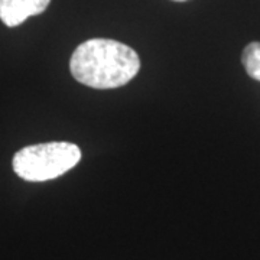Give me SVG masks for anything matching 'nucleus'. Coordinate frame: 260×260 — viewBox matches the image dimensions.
<instances>
[{"instance_id":"f257e3e1","label":"nucleus","mask_w":260,"mask_h":260,"mask_svg":"<svg viewBox=\"0 0 260 260\" xmlns=\"http://www.w3.org/2000/svg\"><path fill=\"white\" fill-rule=\"evenodd\" d=\"M70 70L78 83L109 90L123 87L135 78L140 70V58L133 48L119 41L94 38L77 47Z\"/></svg>"},{"instance_id":"f03ea898","label":"nucleus","mask_w":260,"mask_h":260,"mask_svg":"<svg viewBox=\"0 0 260 260\" xmlns=\"http://www.w3.org/2000/svg\"><path fill=\"white\" fill-rule=\"evenodd\" d=\"M81 150L70 142H49L20 149L13 156V171L29 182H42L64 175L80 162Z\"/></svg>"},{"instance_id":"7ed1b4c3","label":"nucleus","mask_w":260,"mask_h":260,"mask_svg":"<svg viewBox=\"0 0 260 260\" xmlns=\"http://www.w3.org/2000/svg\"><path fill=\"white\" fill-rule=\"evenodd\" d=\"M51 0H0V20L15 28L30 16L41 15L47 10Z\"/></svg>"},{"instance_id":"20e7f679","label":"nucleus","mask_w":260,"mask_h":260,"mask_svg":"<svg viewBox=\"0 0 260 260\" xmlns=\"http://www.w3.org/2000/svg\"><path fill=\"white\" fill-rule=\"evenodd\" d=\"M242 62L247 75L260 81V42H251L244 48Z\"/></svg>"},{"instance_id":"39448f33","label":"nucleus","mask_w":260,"mask_h":260,"mask_svg":"<svg viewBox=\"0 0 260 260\" xmlns=\"http://www.w3.org/2000/svg\"><path fill=\"white\" fill-rule=\"evenodd\" d=\"M174 2H186V0H174Z\"/></svg>"}]
</instances>
